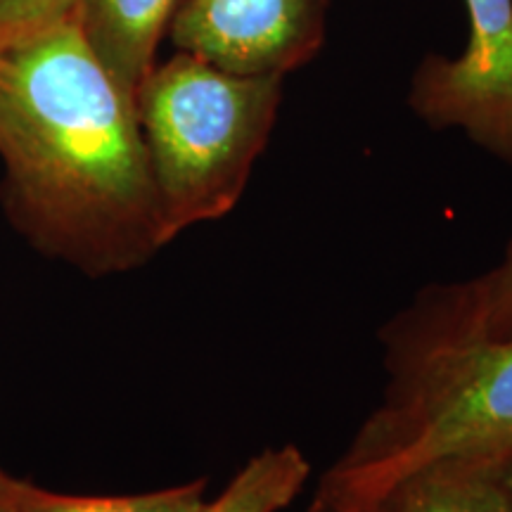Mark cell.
<instances>
[{
    "label": "cell",
    "instance_id": "1",
    "mask_svg": "<svg viewBox=\"0 0 512 512\" xmlns=\"http://www.w3.org/2000/svg\"><path fill=\"white\" fill-rule=\"evenodd\" d=\"M0 162L5 209L38 252L112 275L169 245L136 102L76 12L0 41Z\"/></svg>",
    "mask_w": 512,
    "mask_h": 512
},
{
    "label": "cell",
    "instance_id": "2",
    "mask_svg": "<svg viewBox=\"0 0 512 512\" xmlns=\"http://www.w3.org/2000/svg\"><path fill=\"white\" fill-rule=\"evenodd\" d=\"M392 387L318 496L373 505L408 475L458 460L498 470L512 458V335H389Z\"/></svg>",
    "mask_w": 512,
    "mask_h": 512
},
{
    "label": "cell",
    "instance_id": "3",
    "mask_svg": "<svg viewBox=\"0 0 512 512\" xmlns=\"http://www.w3.org/2000/svg\"><path fill=\"white\" fill-rule=\"evenodd\" d=\"M283 76H242L178 53L136 91L166 242L235 209L271 138Z\"/></svg>",
    "mask_w": 512,
    "mask_h": 512
},
{
    "label": "cell",
    "instance_id": "4",
    "mask_svg": "<svg viewBox=\"0 0 512 512\" xmlns=\"http://www.w3.org/2000/svg\"><path fill=\"white\" fill-rule=\"evenodd\" d=\"M470 34L453 60L430 55L411 86V107L434 128H460L512 166V0H465Z\"/></svg>",
    "mask_w": 512,
    "mask_h": 512
},
{
    "label": "cell",
    "instance_id": "5",
    "mask_svg": "<svg viewBox=\"0 0 512 512\" xmlns=\"http://www.w3.org/2000/svg\"><path fill=\"white\" fill-rule=\"evenodd\" d=\"M332 0H185L169 24L176 50L242 76H285L325 43Z\"/></svg>",
    "mask_w": 512,
    "mask_h": 512
},
{
    "label": "cell",
    "instance_id": "6",
    "mask_svg": "<svg viewBox=\"0 0 512 512\" xmlns=\"http://www.w3.org/2000/svg\"><path fill=\"white\" fill-rule=\"evenodd\" d=\"M389 332L413 339H503L512 335V240L489 273L463 285L427 292Z\"/></svg>",
    "mask_w": 512,
    "mask_h": 512
},
{
    "label": "cell",
    "instance_id": "7",
    "mask_svg": "<svg viewBox=\"0 0 512 512\" xmlns=\"http://www.w3.org/2000/svg\"><path fill=\"white\" fill-rule=\"evenodd\" d=\"M176 8L178 0H81L76 8L88 46L133 100Z\"/></svg>",
    "mask_w": 512,
    "mask_h": 512
},
{
    "label": "cell",
    "instance_id": "8",
    "mask_svg": "<svg viewBox=\"0 0 512 512\" xmlns=\"http://www.w3.org/2000/svg\"><path fill=\"white\" fill-rule=\"evenodd\" d=\"M373 505L384 512H512V494L498 470L446 460L408 475Z\"/></svg>",
    "mask_w": 512,
    "mask_h": 512
},
{
    "label": "cell",
    "instance_id": "9",
    "mask_svg": "<svg viewBox=\"0 0 512 512\" xmlns=\"http://www.w3.org/2000/svg\"><path fill=\"white\" fill-rule=\"evenodd\" d=\"M309 475V460L297 446L266 448L249 458L202 512H280L302 494Z\"/></svg>",
    "mask_w": 512,
    "mask_h": 512
},
{
    "label": "cell",
    "instance_id": "10",
    "mask_svg": "<svg viewBox=\"0 0 512 512\" xmlns=\"http://www.w3.org/2000/svg\"><path fill=\"white\" fill-rule=\"evenodd\" d=\"M204 489L207 482L197 479L152 494L67 496L10 477L0 489V512H202Z\"/></svg>",
    "mask_w": 512,
    "mask_h": 512
},
{
    "label": "cell",
    "instance_id": "11",
    "mask_svg": "<svg viewBox=\"0 0 512 512\" xmlns=\"http://www.w3.org/2000/svg\"><path fill=\"white\" fill-rule=\"evenodd\" d=\"M81 0H0V41L74 15Z\"/></svg>",
    "mask_w": 512,
    "mask_h": 512
},
{
    "label": "cell",
    "instance_id": "12",
    "mask_svg": "<svg viewBox=\"0 0 512 512\" xmlns=\"http://www.w3.org/2000/svg\"><path fill=\"white\" fill-rule=\"evenodd\" d=\"M311 512H384L382 505H342L328 498L316 496V501L311 505Z\"/></svg>",
    "mask_w": 512,
    "mask_h": 512
},
{
    "label": "cell",
    "instance_id": "13",
    "mask_svg": "<svg viewBox=\"0 0 512 512\" xmlns=\"http://www.w3.org/2000/svg\"><path fill=\"white\" fill-rule=\"evenodd\" d=\"M498 477H501V482L508 486V491L512 494V458L503 467H498Z\"/></svg>",
    "mask_w": 512,
    "mask_h": 512
},
{
    "label": "cell",
    "instance_id": "14",
    "mask_svg": "<svg viewBox=\"0 0 512 512\" xmlns=\"http://www.w3.org/2000/svg\"><path fill=\"white\" fill-rule=\"evenodd\" d=\"M8 479H10L8 472H3V470H0V489H3V486L8 484Z\"/></svg>",
    "mask_w": 512,
    "mask_h": 512
}]
</instances>
